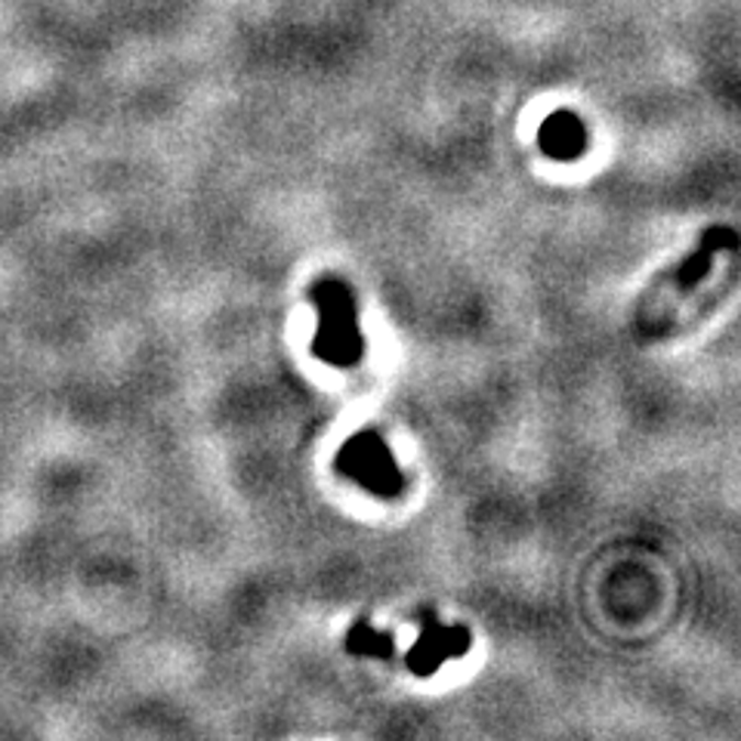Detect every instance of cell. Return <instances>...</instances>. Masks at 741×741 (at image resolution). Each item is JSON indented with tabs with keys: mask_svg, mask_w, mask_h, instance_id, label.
I'll list each match as a JSON object with an SVG mask.
<instances>
[{
	"mask_svg": "<svg viewBox=\"0 0 741 741\" xmlns=\"http://www.w3.org/2000/svg\"><path fill=\"white\" fill-rule=\"evenodd\" d=\"M587 146V131L581 124V117L572 112H557L543 121L541 127V148L547 158L553 161H572L581 158Z\"/></svg>",
	"mask_w": 741,
	"mask_h": 741,
	"instance_id": "obj_4",
	"label": "cell"
},
{
	"mask_svg": "<svg viewBox=\"0 0 741 741\" xmlns=\"http://www.w3.org/2000/svg\"><path fill=\"white\" fill-rule=\"evenodd\" d=\"M334 470L378 497H398L405 489V479H402V470L395 463L390 445L371 429H362L340 445V451L334 458Z\"/></svg>",
	"mask_w": 741,
	"mask_h": 741,
	"instance_id": "obj_2",
	"label": "cell"
},
{
	"mask_svg": "<svg viewBox=\"0 0 741 741\" xmlns=\"http://www.w3.org/2000/svg\"><path fill=\"white\" fill-rule=\"evenodd\" d=\"M344 649L349 655H356V659H378V661L395 659L393 633L374 630L371 621H364V618H359L356 625L349 627V633L344 637Z\"/></svg>",
	"mask_w": 741,
	"mask_h": 741,
	"instance_id": "obj_5",
	"label": "cell"
},
{
	"mask_svg": "<svg viewBox=\"0 0 741 741\" xmlns=\"http://www.w3.org/2000/svg\"><path fill=\"white\" fill-rule=\"evenodd\" d=\"M318 325L313 334V356L330 368H352L362 362L364 340L356 313V296L349 284L337 279L318 281L313 288Z\"/></svg>",
	"mask_w": 741,
	"mask_h": 741,
	"instance_id": "obj_1",
	"label": "cell"
},
{
	"mask_svg": "<svg viewBox=\"0 0 741 741\" xmlns=\"http://www.w3.org/2000/svg\"><path fill=\"white\" fill-rule=\"evenodd\" d=\"M420 627L414 645L405 652V667L414 676H433L445 661L463 659L473 649V630L463 625H445L433 609H420L414 615Z\"/></svg>",
	"mask_w": 741,
	"mask_h": 741,
	"instance_id": "obj_3",
	"label": "cell"
}]
</instances>
